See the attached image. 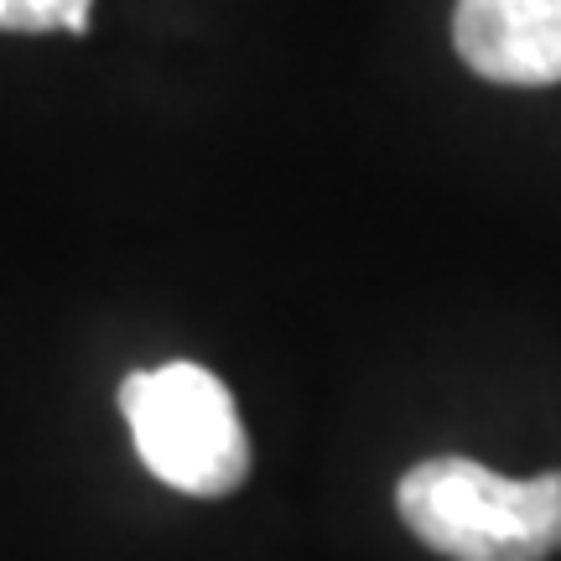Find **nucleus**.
<instances>
[{"label": "nucleus", "mask_w": 561, "mask_h": 561, "mask_svg": "<svg viewBox=\"0 0 561 561\" xmlns=\"http://www.w3.org/2000/svg\"><path fill=\"white\" fill-rule=\"evenodd\" d=\"M458 58L489 83H561V0H458Z\"/></svg>", "instance_id": "nucleus-3"}, {"label": "nucleus", "mask_w": 561, "mask_h": 561, "mask_svg": "<svg viewBox=\"0 0 561 561\" xmlns=\"http://www.w3.org/2000/svg\"><path fill=\"white\" fill-rule=\"evenodd\" d=\"M121 411L146 473L167 489L193 500H224L250 479V437L240 405L214 369L193 359L136 369L121 385Z\"/></svg>", "instance_id": "nucleus-2"}, {"label": "nucleus", "mask_w": 561, "mask_h": 561, "mask_svg": "<svg viewBox=\"0 0 561 561\" xmlns=\"http://www.w3.org/2000/svg\"><path fill=\"white\" fill-rule=\"evenodd\" d=\"M94 0H0V32H89Z\"/></svg>", "instance_id": "nucleus-4"}, {"label": "nucleus", "mask_w": 561, "mask_h": 561, "mask_svg": "<svg viewBox=\"0 0 561 561\" xmlns=\"http://www.w3.org/2000/svg\"><path fill=\"white\" fill-rule=\"evenodd\" d=\"M396 510L447 561L561 557V473L504 479L473 458H426L396 483Z\"/></svg>", "instance_id": "nucleus-1"}]
</instances>
